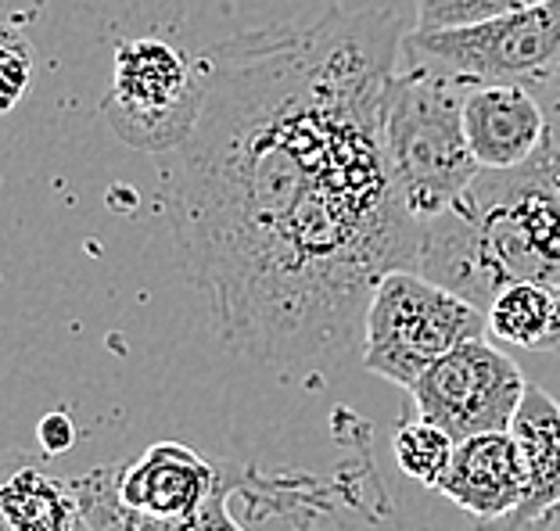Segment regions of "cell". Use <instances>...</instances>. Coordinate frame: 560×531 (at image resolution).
Listing matches in <instances>:
<instances>
[{"mask_svg":"<svg viewBox=\"0 0 560 531\" xmlns=\"http://www.w3.org/2000/svg\"><path fill=\"white\" fill-rule=\"evenodd\" d=\"M402 22L324 8L206 50V108L176 151L170 223L226 349L266 366L363 345L374 287L417 270L420 223L388 155Z\"/></svg>","mask_w":560,"mask_h":531,"instance_id":"6da1fadb","label":"cell"},{"mask_svg":"<svg viewBox=\"0 0 560 531\" xmlns=\"http://www.w3.org/2000/svg\"><path fill=\"white\" fill-rule=\"evenodd\" d=\"M417 273L481 309L511 284H560V148L481 169L450 209L420 220Z\"/></svg>","mask_w":560,"mask_h":531,"instance_id":"7a4b0ae2","label":"cell"},{"mask_svg":"<svg viewBox=\"0 0 560 531\" xmlns=\"http://www.w3.org/2000/svg\"><path fill=\"white\" fill-rule=\"evenodd\" d=\"M470 83L399 66L388 86V155L413 220L450 209L481 173L467 141L464 105Z\"/></svg>","mask_w":560,"mask_h":531,"instance_id":"3957f363","label":"cell"},{"mask_svg":"<svg viewBox=\"0 0 560 531\" xmlns=\"http://www.w3.org/2000/svg\"><path fill=\"white\" fill-rule=\"evenodd\" d=\"M470 338H489V316L417 270H396L374 287L360 359L371 374L410 391L442 356Z\"/></svg>","mask_w":560,"mask_h":531,"instance_id":"277c9868","label":"cell"},{"mask_svg":"<svg viewBox=\"0 0 560 531\" xmlns=\"http://www.w3.org/2000/svg\"><path fill=\"white\" fill-rule=\"evenodd\" d=\"M399 66H420L470 86H525L539 94L560 72V0L460 30H410Z\"/></svg>","mask_w":560,"mask_h":531,"instance_id":"5b68a950","label":"cell"},{"mask_svg":"<svg viewBox=\"0 0 560 531\" xmlns=\"http://www.w3.org/2000/svg\"><path fill=\"white\" fill-rule=\"evenodd\" d=\"M206 108L201 61L162 36H130L116 47L101 111L112 133L148 155L180 151Z\"/></svg>","mask_w":560,"mask_h":531,"instance_id":"8992f818","label":"cell"},{"mask_svg":"<svg viewBox=\"0 0 560 531\" xmlns=\"http://www.w3.org/2000/svg\"><path fill=\"white\" fill-rule=\"evenodd\" d=\"M525 370L489 338H470L442 356L410 388L417 416L439 424L453 441L511 432L525 402Z\"/></svg>","mask_w":560,"mask_h":531,"instance_id":"52a82bcc","label":"cell"},{"mask_svg":"<svg viewBox=\"0 0 560 531\" xmlns=\"http://www.w3.org/2000/svg\"><path fill=\"white\" fill-rule=\"evenodd\" d=\"M435 492L475 517L478 531H503L528 496L517 438L511 432H489L456 441L453 463Z\"/></svg>","mask_w":560,"mask_h":531,"instance_id":"ba28073f","label":"cell"},{"mask_svg":"<svg viewBox=\"0 0 560 531\" xmlns=\"http://www.w3.org/2000/svg\"><path fill=\"white\" fill-rule=\"evenodd\" d=\"M223 477V463L206 460L184 441H155L119 463V496L130 510L155 521H187L206 510Z\"/></svg>","mask_w":560,"mask_h":531,"instance_id":"9c48e42d","label":"cell"},{"mask_svg":"<svg viewBox=\"0 0 560 531\" xmlns=\"http://www.w3.org/2000/svg\"><path fill=\"white\" fill-rule=\"evenodd\" d=\"M467 141L481 169H517L546 144V111L525 86H470Z\"/></svg>","mask_w":560,"mask_h":531,"instance_id":"30bf717a","label":"cell"},{"mask_svg":"<svg viewBox=\"0 0 560 531\" xmlns=\"http://www.w3.org/2000/svg\"><path fill=\"white\" fill-rule=\"evenodd\" d=\"M528 471V496L503 531H532L560 514V402L539 385H528L511 424Z\"/></svg>","mask_w":560,"mask_h":531,"instance_id":"8fae6325","label":"cell"},{"mask_svg":"<svg viewBox=\"0 0 560 531\" xmlns=\"http://www.w3.org/2000/svg\"><path fill=\"white\" fill-rule=\"evenodd\" d=\"M237 471L223 463V477L215 496L206 503V510L187 517V521H155L130 510L119 496V463H101L94 471L72 477V492L80 499V510L94 531H248L231 517Z\"/></svg>","mask_w":560,"mask_h":531,"instance_id":"7c38bea8","label":"cell"},{"mask_svg":"<svg viewBox=\"0 0 560 531\" xmlns=\"http://www.w3.org/2000/svg\"><path fill=\"white\" fill-rule=\"evenodd\" d=\"M4 531H94L80 510L72 482H55L36 463L8 467Z\"/></svg>","mask_w":560,"mask_h":531,"instance_id":"4fadbf2b","label":"cell"},{"mask_svg":"<svg viewBox=\"0 0 560 531\" xmlns=\"http://www.w3.org/2000/svg\"><path fill=\"white\" fill-rule=\"evenodd\" d=\"M489 334L503 345L553 352L560 334V295L557 284H511L486 309Z\"/></svg>","mask_w":560,"mask_h":531,"instance_id":"5bb4252c","label":"cell"},{"mask_svg":"<svg viewBox=\"0 0 560 531\" xmlns=\"http://www.w3.org/2000/svg\"><path fill=\"white\" fill-rule=\"evenodd\" d=\"M392 452H396V467L406 477H413L424 488H439V482L453 463L456 441L439 424L424 421V416H413V421L396 424Z\"/></svg>","mask_w":560,"mask_h":531,"instance_id":"9a60e30c","label":"cell"},{"mask_svg":"<svg viewBox=\"0 0 560 531\" xmlns=\"http://www.w3.org/2000/svg\"><path fill=\"white\" fill-rule=\"evenodd\" d=\"M539 4L546 0H417L413 30H460V25H478Z\"/></svg>","mask_w":560,"mask_h":531,"instance_id":"2e32d148","label":"cell"},{"mask_svg":"<svg viewBox=\"0 0 560 531\" xmlns=\"http://www.w3.org/2000/svg\"><path fill=\"white\" fill-rule=\"evenodd\" d=\"M33 80V47L22 40L15 30L4 33V50H0V86H4V108L22 97Z\"/></svg>","mask_w":560,"mask_h":531,"instance_id":"e0dca14e","label":"cell"},{"mask_svg":"<svg viewBox=\"0 0 560 531\" xmlns=\"http://www.w3.org/2000/svg\"><path fill=\"white\" fill-rule=\"evenodd\" d=\"M40 441H44V449L50 452V457H55V452H66L72 441H75V427L69 421V413H50V416H44Z\"/></svg>","mask_w":560,"mask_h":531,"instance_id":"ac0fdd59","label":"cell"},{"mask_svg":"<svg viewBox=\"0 0 560 531\" xmlns=\"http://www.w3.org/2000/svg\"><path fill=\"white\" fill-rule=\"evenodd\" d=\"M539 101H542V111H546V141L553 148H560V72L553 75L550 83L539 91Z\"/></svg>","mask_w":560,"mask_h":531,"instance_id":"d6986e66","label":"cell"},{"mask_svg":"<svg viewBox=\"0 0 560 531\" xmlns=\"http://www.w3.org/2000/svg\"><path fill=\"white\" fill-rule=\"evenodd\" d=\"M557 295H560V284H557ZM553 352H557V356H560V334H557V345H553Z\"/></svg>","mask_w":560,"mask_h":531,"instance_id":"ffe728a7","label":"cell"}]
</instances>
